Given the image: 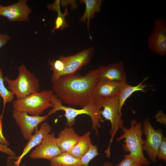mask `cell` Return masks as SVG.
I'll use <instances>...</instances> for the list:
<instances>
[{
  "instance_id": "1",
  "label": "cell",
  "mask_w": 166,
  "mask_h": 166,
  "mask_svg": "<svg viewBox=\"0 0 166 166\" xmlns=\"http://www.w3.org/2000/svg\"><path fill=\"white\" fill-rule=\"evenodd\" d=\"M97 81V69L82 76L75 73L61 76L53 84L52 90L62 103L83 108L93 99V90Z\"/></svg>"
},
{
  "instance_id": "2",
  "label": "cell",
  "mask_w": 166,
  "mask_h": 166,
  "mask_svg": "<svg viewBox=\"0 0 166 166\" xmlns=\"http://www.w3.org/2000/svg\"><path fill=\"white\" fill-rule=\"evenodd\" d=\"M103 100V99L101 98H93L81 109H77L63 105L61 100L53 93L51 98V101L53 107L48 114L49 116L59 110L64 111V115L66 119V126L68 127L74 125L76 122V117L78 115L82 114L88 115L91 119L92 128L95 131L96 134L98 136V128H100V123L104 121L101 114Z\"/></svg>"
},
{
  "instance_id": "3",
  "label": "cell",
  "mask_w": 166,
  "mask_h": 166,
  "mask_svg": "<svg viewBox=\"0 0 166 166\" xmlns=\"http://www.w3.org/2000/svg\"><path fill=\"white\" fill-rule=\"evenodd\" d=\"M142 124L141 122H137L133 119L130 122L129 128L123 126L121 128L123 133L116 139L117 141L124 139L123 149L125 152H129L130 155L142 166L150 165V161L143 153V147L145 141L142 138Z\"/></svg>"
},
{
  "instance_id": "4",
  "label": "cell",
  "mask_w": 166,
  "mask_h": 166,
  "mask_svg": "<svg viewBox=\"0 0 166 166\" xmlns=\"http://www.w3.org/2000/svg\"><path fill=\"white\" fill-rule=\"evenodd\" d=\"M53 90H44L36 92L21 99L13 100L14 109L25 112L31 116L40 115L53 105L51 98Z\"/></svg>"
},
{
  "instance_id": "5",
  "label": "cell",
  "mask_w": 166,
  "mask_h": 166,
  "mask_svg": "<svg viewBox=\"0 0 166 166\" xmlns=\"http://www.w3.org/2000/svg\"><path fill=\"white\" fill-rule=\"evenodd\" d=\"M18 75L15 79H10L7 77L4 78L8 84V89L16 96L17 99L38 92L39 81L34 74L28 69L24 64L18 68Z\"/></svg>"
},
{
  "instance_id": "6",
  "label": "cell",
  "mask_w": 166,
  "mask_h": 166,
  "mask_svg": "<svg viewBox=\"0 0 166 166\" xmlns=\"http://www.w3.org/2000/svg\"><path fill=\"white\" fill-rule=\"evenodd\" d=\"M101 114L104 118L110 121L111 125L109 133L111 138L109 145L105 151L106 157H110V147L117 131L123 127V120L119 113V94L103 100Z\"/></svg>"
},
{
  "instance_id": "7",
  "label": "cell",
  "mask_w": 166,
  "mask_h": 166,
  "mask_svg": "<svg viewBox=\"0 0 166 166\" xmlns=\"http://www.w3.org/2000/svg\"><path fill=\"white\" fill-rule=\"evenodd\" d=\"M142 127L143 132L146 137L143 150L147 152L152 161L155 163L157 151L164 137L163 131L160 128L155 129L148 118L144 121Z\"/></svg>"
},
{
  "instance_id": "8",
  "label": "cell",
  "mask_w": 166,
  "mask_h": 166,
  "mask_svg": "<svg viewBox=\"0 0 166 166\" xmlns=\"http://www.w3.org/2000/svg\"><path fill=\"white\" fill-rule=\"evenodd\" d=\"M149 49L161 56L166 54V25L164 19L154 20L153 30L147 39Z\"/></svg>"
},
{
  "instance_id": "9",
  "label": "cell",
  "mask_w": 166,
  "mask_h": 166,
  "mask_svg": "<svg viewBox=\"0 0 166 166\" xmlns=\"http://www.w3.org/2000/svg\"><path fill=\"white\" fill-rule=\"evenodd\" d=\"M12 115L20 128L23 138L28 141L38 126L49 116L48 114L43 116H30L25 112L14 109L13 110Z\"/></svg>"
},
{
  "instance_id": "10",
  "label": "cell",
  "mask_w": 166,
  "mask_h": 166,
  "mask_svg": "<svg viewBox=\"0 0 166 166\" xmlns=\"http://www.w3.org/2000/svg\"><path fill=\"white\" fill-rule=\"evenodd\" d=\"M62 153L57 146L54 132L47 135L30 155L32 159L51 160Z\"/></svg>"
},
{
  "instance_id": "11",
  "label": "cell",
  "mask_w": 166,
  "mask_h": 166,
  "mask_svg": "<svg viewBox=\"0 0 166 166\" xmlns=\"http://www.w3.org/2000/svg\"><path fill=\"white\" fill-rule=\"evenodd\" d=\"M94 50V48L92 47L82 50L73 55L66 57L60 56L65 63V68L62 75L76 73L82 67L88 64L93 57Z\"/></svg>"
},
{
  "instance_id": "12",
  "label": "cell",
  "mask_w": 166,
  "mask_h": 166,
  "mask_svg": "<svg viewBox=\"0 0 166 166\" xmlns=\"http://www.w3.org/2000/svg\"><path fill=\"white\" fill-rule=\"evenodd\" d=\"M27 0H20L17 3L0 8V15L10 21H29L32 10L26 4Z\"/></svg>"
},
{
  "instance_id": "13",
  "label": "cell",
  "mask_w": 166,
  "mask_h": 166,
  "mask_svg": "<svg viewBox=\"0 0 166 166\" xmlns=\"http://www.w3.org/2000/svg\"><path fill=\"white\" fill-rule=\"evenodd\" d=\"M97 69L98 80L127 82V74L122 61L106 66L100 65Z\"/></svg>"
},
{
  "instance_id": "14",
  "label": "cell",
  "mask_w": 166,
  "mask_h": 166,
  "mask_svg": "<svg viewBox=\"0 0 166 166\" xmlns=\"http://www.w3.org/2000/svg\"><path fill=\"white\" fill-rule=\"evenodd\" d=\"M127 83L98 80L93 90L92 99L107 98L119 94L124 85Z\"/></svg>"
},
{
  "instance_id": "15",
  "label": "cell",
  "mask_w": 166,
  "mask_h": 166,
  "mask_svg": "<svg viewBox=\"0 0 166 166\" xmlns=\"http://www.w3.org/2000/svg\"><path fill=\"white\" fill-rule=\"evenodd\" d=\"M80 137L73 127L66 126L60 131L56 141L62 152H68L76 144Z\"/></svg>"
},
{
  "instance_id": "16",
  "label": "cell",
  "mask_w": 166,
  "mask_h": 166,
  "mask_svg": "<svg viewBox=\"0 0 166 166\" xmlns=\"http://www.w3.org/2000/svg\"><path fill=\"white\" fill-rule=\"evenodd\" d=\"M51 126L46 122L42 123L40 129L36 131L35 133L32 136L24 148L21 155L17 157L16 163L19 164L22 158L33 147L39 144L43 139L51 131Z\"/></svg>"
},
{
  "instance_id": "17",
  "label": "cell",
  "mask_w": 166,
  "mask_h": 166,
  "mask_svg": "<svg viewBox=\"0 0 166 166\" xmlns=\"http://www.w3.org/2000/svg\"><path fill=\"white\" fill-rule=\"evenodd\" d=\"M148 78V77L144 78L136 86L129 85L127 83L124 85L119 94V113L122 116L121 109L125 101L133 93L137 91L145 93L148 90V89H144L145 88L153 86L151 85H148L147 83L144 84Z\"/></svg>"
},
{
  "instance_id": "18",
  "label": "cell",
  "mask_w": 166,
  "mask_h": 166,
  "mask_svg": "<svg viewBox=\"0 0 166 166\" xmlns=\"http://www.w3.org/2000/svg\"><path fill=\"white\" fill-rule=\"evenodd\" d=\"M90 132H87L80 136L77 143L67 152L77 158L80 159L88 151L92 144L90 137Z\"/></svg>"
},
{
  "instance_id": "19",
  "label": "cell",
  "mask_w": 166,
  "mask_h": 166,
  "mask_svg": "<svg viewBox=\"0 0 166 166\" xmlns=\"http://www.w3.org/2000/svg\"><path fill=\"white\" fill-rule=\"evenodd\" d=\"M101 0H82L80 2L84 3L85 5V12L82 17L80 19V21L83 22H85L87 20V26L89 32L90 39L89 27L90 21L93 19L96 13L98 12L100 10V6L101 4Z\"/></svg>"
},
{
  "instance_id": "20",
  "label": "cell",
  "mask_w": 166,
  "mask_h": 166,
  "mask_svg": "<svg viewBox=\"0 0 166 166\" xmlns=\"http://www.w3.org/2000/svg\"><path fill=\"white\" fill-rule=\"evenodd\" d=\"M50 160V166H83L80 159L67 152H62Z\"/></svg>"
},
{
  "instance_id": "21",
  "label": "cell",
  "mask_w": 166,
  "mask_h": 166,
  "mask_svg": "<svg viewBox=\"0 0 166 166\" xmlns=\"http://www.w3.org/2000/svg\"><path fill=\"white\" fill-rule=\"evenodd\" d=\"M48 61L53 71L51 81L53 84L63 75L65 68V63L60 56L58 60H50Z\"/></svg>"
},
{
  "instance_id": "22",
  "label": "cell",
  "mask_w": 166,
  "mask_h": 166,
  "mask_svg": "<svg viewBox=\"0 0 166 166\" xmlns=\"http://www.w3.org/2000/svg\"><path fill=\"white\" fill-rule=\"evenodd\" d=\"M4 81L2 72L0 68V97L3 99L4 107L6 103L13 101L14 95L11 91L7 89L5 87Z\"/></svg>"
},
{
  "instance_id": "23",
  "label": "cell",
  "mask_w": 166,
  "mask_h": 166,
  "mask_svg": "<svg viewBox=\"0 0 166 166\" xmlns=\"http://www.w3.org/2000/svg\"><path fill=\"white\" fill-rule=\"evenodd\" d=\"M57 12V14L55 21V26L51 31L52 33H53L56 30L59 29L63 30L66 28L70 26L67 23L65 20L66 16L69 15L68 9L66 7L65 8L64 13H62L61 10H58Z\"/></svg>"
},
{
  "instance_id": "24",
  "label": "cell",
  "mask_w": 166,
  "mask_h": 166,
  "mask_svg": "<svg viewBox=\"0 0 166 166\" xmlns=\"http://www.w3.org/2000/svg\"><path fill=\"white\" fill-rule=\"evenodd\" d=\"M98 149L97 145H90L87 152L80 159L83 166H89V162L99 154Z\"/></svg>"
},
{
  "instance_id": "25",
  "label": "cell",
  "mask_w": 166,
  "mask_h": 166,
  "mask_svg": "<svg viewBox=\"0 0 166 166\" xmlns=\"http://www.w3.org/2000/svg\"><path fill=\"white\" fill-rule=\"evenodd\" d=\"M124 158L118 164L114 166H142L129 153L124 156Z\"/></svg>"
},
{
  "instance_id": "26",
  "label": "cell",
  "mask_w": 166,
  "mask_h": 166,
  "mask_svg": "<svg viewBox=\"0 0 166 166\" xmlns=\"http://www.w3.org/2000/svg\"><path fill=\"white\" fill-rule=\"evenodd\" d=\"M156 158L166 162V137H164L156 154Z\"/></svg>"
},
{
  "instance_id": "27",
  "label": "cell",
  "mask_w": 166,
  "mask_h": 166,
  "mask_svg": "<svg viewBox=\"0 0 166 166\" xmlns=\"http://www.w3.org/2000/svg\"><path fill=\"white\" fill-rule=\"evenodd\" d=\"M156 121L160 124L166 125V115L162 110L157 111L155 116Z\"/></svg>"
},
{
  "instance_id": "28",
  "label": "cell",
  "mask_w": 166,
  "mask_h": 166,
  "mask_svg": "<svg viewBox=\"0 0 166 166\" xmlns=\"http://www.w3.org/2000/svg\"><path fill=\"white\" fill-rule=\"evenodd\" d=\"M7 146L0 142V152L7 154L10 157L15 156V153Z\"/></svg>"
},
{
  "instance_id": "29",
  "label": "cell",
  "mask_w": 166,
  "mask_h": 166,
  "mask_svg": "<svg viewBox=\"0 0 166 166\" xmlns=\"http://www.w3.org/2000/svg\"><path fill=\"white\" fill-rule=\"evenodd\" d=\"M60 0H55L53 3L48 4L47 7L49 10H52L57 12L60 10Z\"/></svg>"
},
{
  "instance_id": "30",
  "label": "cell",
  "mask_w": 166,
  "mask_h": 166,
  "mask_svg": "<svg viewBox=\"0 0 166 166\" xmlns=\"http://www.w3.org/2000/svg\"><path fill=\"white\" fill-rule=\"evenodd\" d=\"M2 114H1L0 117V142L3 144L8 146L9 144V143L3 136L2 132Z\"/></svg>"
},
{
  "instance_id": "31",
  "label": "cell",
  "mask_w": 166,
  "mask_h": 166,
  "mask_svg": "<svg viewBox=\"0 0 166 166\" xmlns=\"http://www.w3.org/2000/svg\"><path fill=\"white\" fill-rule=\"evenodd\" d=\"M10 39V37L8 35L0 34V49Z\"/></svg>"
},
{
  "instance_id": "32",
  "label": "cell",
  "mask_w": 166,
  "mask_h": 166,
  "mask_svg": "<svg viewBox=\"0 0 166 166\" xmlns=\"http://www.w3.org/2000/svg\"><path fill=\"white\" fill-rule=\"evenodd\" d=\"M102 166H113V165L112 163L107 161L105 162Z\"/></svg>"
},
{
  "instance_id": "33",
  "label": "cell",
  "mask_w": 166,
  "mask_h": 166,
  "mask_svg": "<svg viewBox=\"0 0 166 166\" xmlns=\"http://www.w3.org/2000/svg\"><path fill=\"white\" fill-rule=\"evenodd\" d=\"M14 163V165H11V166H19V165L18 164H16L15 162ZM22 166H26V165L25 164H23Z\"/></svg>"
},
{
  "instance_id": "34",
  "label": "cell",
  "mask_w": 166,
  "mask_h": 166,
  "mask_svg": "<svg viewBox=\"0 0 166 166\" xmlns=\"http://www.w3.org/2000/svg\"><path fill=\"white\" fill-rule=\"evenodd\" d=\"M157 166H163L162 164H159V165H158Z\"/></svg>"
},
{
  "instance_id": "35",
  "label": "cell",
  "mask_w": 166,
  "mask_h": 166,
  "mask_svg": "<svg viewBox=\"0 0 166 166\" xmlns=\"http://www.w3.org/2000/svg\"><path fill=\"white\" fill-rule=\"evenodd\" d=\"M2 6H1L0 4V8Z\"/></svg>"
}]
</instances>
